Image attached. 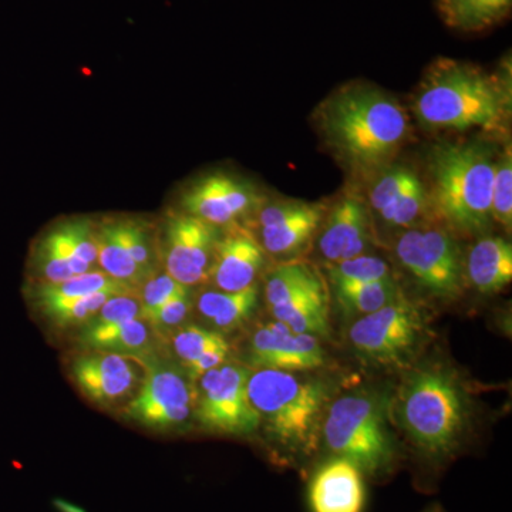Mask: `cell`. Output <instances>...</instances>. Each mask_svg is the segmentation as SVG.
I'll list each match as a JSON object with an SVG mask.
<instances>
[{
    "mask_svg": "<svg viewBox=\"0 0 512 512\" xmlns=\"http://www.w3.org/2000/svg\"><path fill=\"white\" fill-rule=\"evenodd\" d=\"M320 116L330 146L357 167L386 163L409 133L403 107L389 94L370 87H350L335 94Z\"/></svg>",
    "mask_w": 512,
    "mask_h": 512,
    "instance_id": "cell-1",
    "label": "cell"
},
{
    "mask_svg": "<svg viewBox=\"0 0 512 512\" xmlns=\"http://www.w3.org/2000/svg\"><path fill=\"white\" fill-rule=\"evenodd\" d=\"M421 126L434 130L495 128L507 113V96L494 77L471 64L439 60L414 101Z\"/></svg>",
    "mask_w": 512,
    "mask_h": 512,
    "instance_id": "cell-2",
    "label": "cell"
},
{
    "mask_svg": "<svg viewBox=\"0 0 512 512\" xmlns=\"http://www.w3.org/2000/svg\"><path fill=\"white\" fill-rule=\"evenodd\" d=\"M430 202L450 227L483 234L490 227L495 161L478 143H440L430 153Z\"/></svg>",
    "mask_w": 512,
    "mask_h": 512,
    "instance_id": "cell-3",
    "label": "cell"
},
{
    "mask_svg": "<svg viewBox=\"0 0 512 512\" xmlns=\"http://www.w3.org/2000/svg\"><path fill=\"white\" fill-rule=\"evenodd\" d=\"M248 397L276 443L303 453L316 447L328 399L322 383L284 370L259 369L249 376Z\"/></svg>",
    "mask_w": 512,
    "mask_h": 512,
    "instance_id": "cell-4",
    "label": "cell"
},
{
    "mask_svg": "<svg viewBox=\"0 0 512 512\" xmlns=\"http://www.w3.org/2000/svg\"><path fill=\"white\" fill-rule=\"evenodd\" d=\"M400 416L404 429L424 453L447 456L466 431V394L448 370H419L407 379L400 392Z\"/></svg>",
    "mask_w": 512,
    "mask_h": 512,
    "instance_id": "cell-5",
    "label": "cell"
},
{
    "mask_svg": "<svg viewBox=\"0 0 512 512\" xmlns=\"http://www.w3.org/2000/svg\"><path fill=\"white\" fill-rule=\"evenodd\" d=\"M326 444L339 457L352 461L362 473H383L392 466L394 447L383 404L366 394L340 397L323 424Z\"/></svg>",
    "mask_w": 512,
    "mask_h": 512,
    "instance_id": "cell-6",
    "label": "cell"
},
{
    "mask_svg": "<svg viewBox=\"0 0 512 512\" xmlns=\"http://www.w3.org/2000/svg\"><path fill=\"white\" fill-rule=\"evenodd\" d=\"M143 382L121 409L127 420L154 431L178 430L194 416L195 383L180 363L157 356L144 360Z\"/></svg>",
    "mask_w": 512,
    "mask_h": 512,
    "instance_id": "cell-7",
    "label": "cell"
},
{
    "mask_svg": "<svg viewBox=\"0 0 512 512\" xmlns=\"http://www.w3.org/2000/svg\"><path fill=\"white\" fill-rule=\"evenodd\" d=\"M396 255L414 281L434 298L456 301L463 296L467 285L463 255L444 229H407L397 239Z\"/></svg>",
    "mask_w": 512,
    "mask_h": 512,
    "instance_id": "cell-8",
    "label": "cell"
},
{
    "mask_svg": "<svg viewBox=\"0 0 512 512\" xmlns=\"http://www.w3.org/2000/svg\"><path fill=\"white\" fill-rule=\"evenodd\" d=\"M251 373L247 366L225 362L198 379L194 419L202 429L227 436H248L258 430L261 420L248 397Z\"/></svg>",
    "mask_w": 512,
    "mask_h": 512,
    "instance_id": "cell-9",
    "label": "cell"
},
{
    "mask_svg": "<svg viewBox=\"0 0 512 512\" xmlns=\"http://www.w3.org/2000/svg\"><path fill=\"white\" fill-rule=\"evenodd\" d=\"M426 326L420 309L402 295L350 328L357 352L383 366H404L416 353Z\"/></svg>",
    "mask_w": 512,
    "mask_h": 512,
    "instance_id": "cell-10",
    "label": "cell"
},
{
    "mask_svg": "<svg viewBox=\"0 0 512 512\" xmlns=\"http://www.w3.org/2000/svg\"><path fill=\"white\" fill-rule=\"evenodd\" d=\"M217 227L185 212H173L165 222L160 245L164 271L188 288L210 279Z\"/></svg>",
    "mask_w": 512,
    "mask_h": 512,
    "instance_id": "cell-11",
    "label": "cell"
},
{
    "mask_svg": "<svg viewBox=\"0 0 512 512\" xmlns=\"http://www.w3.org/2000/svg\"><path fill=\"white\" fill-rule=\"evenodd\" d=\"M144 373V360L96 350L70 363V376L77 389L101 409L119 404L123 409L136 396Z\"/></svg>",
    "mask_w": 512,
    "mask_h": 512,
    "instance_id": "cell-12",
    "label": "cell"
},
{
    "mask_svg": "<svg viewBox=\"0 0 512 512\" xmlns=\"http://www.w3.org/2000/svg\"><path fill=\"white\" fill-rule=\"evenodd\" d=\"M185 214L214 225H232L259 205L258 192L245 181L215 173L187 188L181 200Z\"/></svg>",
    "mask_w": 512,
    "mask_h": 512,
    "instance_id": "cell-13",
    "label": "cell"
},
{
    "mask_svg": "<svg viewBox=\"0 0 512 512\" xmlns=\"http://www.w3.org/2000/svg\"><path fill=\"white\" fill-rule=\"evenodd\" d=\"M249 365L256 370L306 372L325 365V352L316 336L292 332L285 323L275 320L252 336Z\"/></svg>",
    "mask_w": 512,
    "mask_h": 512,
    "instance_id": "cell-14",
    "label": "cell"
},
{
    "mask_svg": "<svg viewBox=\"0 0 512 512\" xmlns=\"http://www.w3.org/2000/svg\"><path fill=\"white\" fill-rule=\"evenodd\" d=\"M264 264L261 242L247 228L232 225L215 244L210 278L218 291H242L255 284Z\"/></svg>",
    "mask_w": 512,
    "mask_h": 512,
    "instance_id": "cell-15",
    "label": "cell"
},
{
    "mask_svg": "<svg viewBox=\"0 0 512 512\" xmlns=\"http://www.w3.org/2000/svg\"><path fill=\"white\" fill-rule=\"evenodd\" d=\"M323 208L309 202L268 205L259 214L261 245L272 255H291L308 244L322 222Z\"/></svg>",
    "mask_w": 512,
    "mask_h": 512,
    "instance_id": "cell-16",
    "label": "cell"
},
{
    "mask_svg": "<svg viewBox=\"0 0 512 512\" xmlns=\"http://www.w3.org/2000/svg\"><path fill=\"white\" fill-rule=\"evenodd\" d=\"M370 234L366 204L355 195H345L330 211L319 239V251L330 264L365 254Z\"/></svg>",
    "mask_w": 512,
    "mask_h": 512,
    "instance_id": "cell-17",
    "label": "cell"
},
{
    "mask_svg": "<svg viewBox=\"0 0 512 512\" xmlns=\"http://www.w3.org/2000/svg\"><path fill=\"white\" fill-rule=\"evenodd\" d=\"M365 500L362 471L342 457L320 467L309 490L313 512H362Z\"/></svg>",
    "mask_w": 512,
    "mask_h": 512,
    "instance_id": "cell-18",
    "label": "cell"
},
{
    "mask_svg": "<svg viewBox=\"0 0 512 512\" xmlns=\"http://www.w3.org/2000/svg\"><path fill=\"white\" fill-rule=\"evenodd\" d=\"M79 342L96 352L116 353L146 360L156 356V345L161 340L147 320L137 318L101 328L83 326Z\"/></svg>",
    "mask_w": 512,
    "mask_h": 512,
    "instance_id": "cell-19",
    "label": "cell"
},
{
    "mask_svg": "<svg viewBox=\"0 0 512 512\" xmlns=\"http://www.w3.org/2000/svg\"><path fill=\"white\" fill-rule=\"evenodd\" d=\"M466 279L478 292L493 295L512 281V247L500 237L480 239L468 252Z\"/></svg>",
    "mask_w": 512,
    "mask_h": 512,
    "instance_id": "cell-20",
    "label": "cell"
},
{
    "mask_svg": "<svg viewBox=\"0 0 512 512\" xmlns=\"http://www.w3.org/2000/svg\"><path fill=\"white\" fill-rule=\"evenodd\" d=\"M97 264L114 281L134 292H140L148 276L128 254L121 239L117 218H104L96 224Z\"/></svg>",
    "mask_w": 512,
    "mask_h": 512,
    "instance_id": "cell-21",
    "label": "cell"
},
{
    "mask_svg": "<svg viewBox=\"0 0 512 512\" xmlns=\"http://www.w3.org/2000/svg\"><path fill=\"white\" fill-rule=\"evenodd\" d=\"M272 315L292 332L316 338L329 336V298L326 286L299 293L288 302L271 308Z\"/></svg>",
    "mask_w": 512,
    "mask_h": 512,
    "instance_id": "cell-22",
    "label": "cell"
},
{
    "mask_svg": "<svg viewBox=\"0 0 512 512\" xmlns=\"http://www.w3.org/2000/svg\"><path fill=\"white\" fill-rule=\"evenodd\" d=\"M258 298L256 284L238 292L205 291L198 298L197 309L218 330H234L251 318Z\"/></svg>",
    "mask_w": 512,
    "mask_h": 512,
    "instance_id": "cell-23",
    "label": "cell"
},
{
    "mask_svg": "<svg viewBox=\"0 0 512 512\" xmlns=\"http://www.w3.org/2000/svg\"><path fill=\"white\" fill-rule=\"evenodd\" d=\"M32 266L36 284H60L73 276L83 275L94 269L73 258L52 229L37 241L32 252Z\"/></svg>",
    "mask_w": 512,
    "mask_h": 512,
    "instance_id": "cell-24",
    "label": "cell"
},
{
    "mask_svg": "<svg viewBox=\"0 0 512 512\" xmlns=\"http://www.w3.org/2000/svg\"><path fill=\"white\" fill-rule=\"evenodd\" d=\"M103 291L134 292L114 281L103 271H94L93 269L86 274L73 276L60 284H35L30 296H32L36 308H40V306L73 301V299L84 298V296Z\"/></svg>",
    "mask_w": 512,
    "mask_h": 512,
    "instance_id": "cell-25",
    "label": "cell"
},
{
    "mask_svg": "<svg viewBox=\"0 0 512 512\" xmlns=\"http://www.w3.org/2000/svg\"><path fill=\"white\" fill-rule=\"evenodd\" d=\"M512 0H439L441 18L450 28L481 30L503 18Z\"/></svg>",
    "mask_w": 512,
    "mask_h": 512,
    "instance_id": "cell-26",
    "label": "cell"
},
{
    "mask_svg": "<svg viewBox=\"0 0 512 512\" xmlns=\"http://www.w3.org/2000/svg\"><path fill=\"white\" fill-rule=\"evenodd\" d=\"M326 286L322 276L311 265L291 262L276 266L268 275L265 284V298L269 308L288 302L299 293Z\"/></svg>",
    "mask_w": 512,
    "mask_h": 512,
    "instance_id": "cell-27",
    "label": "cell"
},
{
    "mask_svg": "<svg viewBox=\"0 0 512 512\" xmlns=\"http://www.w3.org/2000/svg\"><path fill=\"white\" fill-rule=\"evenodd\" d=\"M119 231L128 254L150 278L160 269L161 252L157 235L147 221L136 217L117 218Z\"/></svg>",
    "mask_w": 512,
    "mask_h": 512,
    "instance_id": "cell-28",
    "label": "cell"
},
{
    "mask_svg": "<svg viewBox=\"0 0 512 512\" xmlns=\"http://www.w3.org/2000/svg\"><path fill=\"white\" fill-rule=\"evenodd\" d=\"M161 343L170 348L181 366L187 367L204 353L227 345L228 342L221 332L198 325H183L165 335Z\"/></svg>",
    "mask_w": 512,
    "mask_h": 512,
    "instance_id": "cell-29",
    "label": "cell"
},
{
    "mask_svg": "<svg viewBox=\"0 0 512 512\" xmlns=\"http://www.w3.org/2000/svg\"><path fill=\"white\" fill-rule=\"evenodd\" d=\"M328 272L335 292L392 278L386 262L370 255H360L339 264H330Z\"/></svg>",
    "mask_w": 512,
    "mask_h": 512,
    "instance_id": "cell-30",
    "label": "cell"
},
{
    "mask_svg": "<svg viewBox=\"0 0 512 512\" xmlns=\"http://www.w3.org/2000/svg\"><path fill=\"white\" fill-rule=\"evenodd\" d=\"M336 296L340 306L350 315L365 316L396 301L400 291L394 279L389 278L336 292Z\"/></svg>",
    "mask_w": 512,
    "mask_h": 512,
    "instance_id": "cell-31",
    "label": "cell"
},
{
    "mask_svg": "<svg viewBox=\"0 0 512 512\" xmlns=\"http://www.w3.org/2000/svg\"><path fill=\"white\" fill-rule=\"evenodd\" d=\"M429 207H431L429 191L421 183L420 178L416 177L393 204L377 215L390 227L413 228L426 215Z\"/></svg>",
    "mask_w": 512,
    "mask_h": 512,
    "instance_id": "cell-32",
    "label": "cell"
},
{
    "mask_svg": "<svg viewBox=\"0 0 512 512\" xmlns=\"http://www.w3.org/2000/svg\"><path fill=\"white\" fill-rule=\"evenodd\" d=\"M117 293L124 292H97L93 295L84 296V298L55 303V305L40 306L37 309L57 328H76V326L87 325L90 319L100 311L101 306Z\"/></svg>",
    "mask_w": 512,
    "mask_h": 512,
    "instance_id": "cell-33",
    "label": "cell"
},
{
    "mask_svg": "<svg viewBox=\"0 0 512 512\" xmlns=\"http://www.w3.org/2000/svg\"><path fill=\"white\" fill-rule=\"evenodd\" d=\"M64 248L89 266L97 265L96 224L89 218H73L52 228Z\"/></svg>",
    "mask_w": 512,
    "mask_h": 512,
    "instance_id": "cell-34",
    "label": "cell"
},
{
    "mask_svg": "<svg viewBox=\"0 0 512 512\" xmlns=\"http://www.w3.org/2000/svg\"><path fill=\"white\" fill-rule=\"evenodd\" d=\"M416 177L417 174L404 165H394L384 171L376 178L369 190V200L373 210L377 214L386 210Z\"/></svg>",
    "mask_w": 512,
    "mask_h": 512,
    "instance_id": "cell-35",
    "label": "cell"
},
{
    "mask_svg": "<svg viewBox=\"0 0 512 512\" xmlns=\"http://www.w3.org/2000/svg\"><path fill=\"white\" fill-rule=\"evenodd\" d=\"M491 217L504 228L512 225V157L510 148L495 164Z\"/></svg>",
    "mask_w": 512,
    "mask_h": 512,
    "instance_id": "cell-36",
    "label": "cell"
},
{
    "mask_svg": "<svg viewBox=\"0 0 512 512\" xmlns=\"http://www.w3.org/2000/svg\"><path fill=\"white\" fill-rule=\"evenodd\" d=\"M191 288L175 281L165 271L158 269L156 274L147 279L146 284L141 286V318L147 313L154 311L158 306L164 305L171 299L180 298V296L190 295Z\"/></svg>",
    "mask_w": 512,
    "mask_h": 512,
    "instance_id": "cell-37",
    "label": "cell"
},
{
    "mask_svg": "<svg viewBox=\"0 0 512 512\" xmlns=\"http://www.w3.org/2000/svg\"><path fill=\"white\" fill-rule=\"evenodd\" d=\"M137 318H141V301L138 292L117 293V295L111 296L109 301L104 303L100 311L84 326L101 328V326L114 325V323Z\"/></svg>",
    "mask_w": 512,
    "mask_h": 512,
    "instance_id": "cell-38",
    "label": "cell"
},
{
    "mask_svg": "<svg viewBox=\"0 0 512 512\" xmlns=\"http://www.w3.org/2000/svg\"><path fill=\"white\" fill-rule=\"evenodd\" d=\"M192 309V298L190 295L180 296L171 299L164 305L143 316L144 320L150 323L151 328L157 333L158 338L163 339L165 335L185 325Z\"/></svg>",
    "mask_w": 512,
    "mask_h": 512,
    "instance_id": "cell-39",
    "label": "cell"
},
{
    "mask_svg": "<svg viewBox=\"0 0 512 512\" xmlns=\"http://www.w3.org/2000/svg\"><path fill=\"white\" fill-rule=\"evenodd\" d=\"M229 352H231V348H229L228 343L227 345L220 346V348L212 349L210 352L204 353V355L198 357L191 365L184 367L185 372H187L192 382L195 383L204 373H207L208 370L224 365V363L227 362Z\"/></svg>",
    "mask_w": 512,
    "mask_h": 512,
    "instance_id": "cell-40",
    "label": "cell"
},
{
    "mask_svg": "<svg viewBox=\"0 0 512 512\" xmlns=\"http://www.w3.org/2000/svg\"><path fill=\"white\" fill-rule=\"evenodd\" d=\"M56 505L62 512H84L80 510V508L74 507L72 504L64 503V501H56Z\"/></svg>",
    "mask_w": 512,
    "mask_h": 512,
    "instance_id": "cell-41",
    "label": "cell"
}]
</instances>
